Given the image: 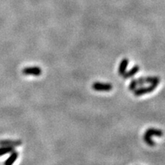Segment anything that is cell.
<instances>
[{"mask_svg":"<svg viewBox=\"0 0 165 165\" xmlns=\"http://www.w3.org/2000/svg\"><path fill=\"white\" fill-rule=\"evenodd\" d=\"M164 135V132L160 129H155V128H150L146 131L144 134V141L147 143L149 146H155V142L152 140V136L156 137H162Z\"/></svg>","mask_w":165,"mask_h":165,"instance_id":"cell-1","label":"cell"},{"mask_svg":"<svg viewBox=\"0 0 165 165\" xmlns=\"http://www.w3.org/2000/svg\"><path fill=\"white\" fill-rule=\"evenodd\" d=\"M157 86L158 85L156 84H151L150 86H146V87H140L138 89L136 88L134 90H133V93L135 97H140V96L145 95V94L151 93L156 89Z\"/></svg>","mask_w":165,"mask_h":165,"instance_id":"cell-2","label":"cell"},{"mask_svg":"<svg viewBox=\"0 0 165 165\" xmlns=\"http://www.w3.org/2000/svg\"><path fill=\"white\" fill-rule=\"evenodd\" d=\"M92 87L96 91H105V92H108V91L113 89V85L106 83L96 82L93 84Z\"/></svg>","mask_w":165,"mask_h":165,"instance_id":"cell-3","label":"cell"},{"mask_svg":"<svg viewBox=\"0 0 165 165\" xmlns=\"http://www.w3.org/2000/svg\"><path fill=\"white\" fill-rule=\"evenodd\" d=\"M41 69L39 67H28L22 70L24 75H31V76H40L41 74Z\"/></svg>","mask_w":165,"mask_h":165,"instance_id":"cell-4","label":"cell"},{"mask_svg":"<svg viewBox=\"0 0 165 165\" xmlns=\"http://www.w3.org/2000/svg\"><path fill=\"white\" fill-rule=\"evenodd\" d=\"M22 144L21 140H0V146H9V147H17Z\"/></svg>","mask_w":165,"mask_h":165,"instance_id":"cell-5","label":"cell"},{"mask_svg":"<svg viewBox=\"0 0 165 165\" xmlns=\"http://www.w3.org/2000/svg\"><path fill=\"white\" fill-rule=\"evenodd\" d=\"M19 152L16 151L14 150L13 151L11 152V155L9 157V158H8L7 160H6V161H5L4 163V165H12L14 164V163L15 162V161L17 160L18 157H19Z\"/></svg>","mask_w":165,"mask_h":165,"instance_id":"cell-6","label":"cell"},{"mask_svg":"<svg viewBox=\"0 0 165 165\" xmlns=\"http://www.w3.org/2000/svg\"><path fill=\"white\" fill-rule=\"evenodd\" d=\"M128 64H129V60L127 58H124L121 60V63L118 67V73L120 76H122L126 73Z\"/></svg>","mask_w":165,"mask_h":165,"instance_id":"cell-7","label":"cell"},{"mask_svg":"<svg viewBox=\"0 0 165 165\" xmlns=\"http://www.w3.org/2000/svg\"><path fill=\"white\" fill-rule=\"evenodd\" d=\"M139 70H140V67L138 66V65H135V66L133 67L129 71L126 72V73L122 75L123 77H124L125 79H128V78L132 77L133 76H134V75L139 71Z\"/></svg>","mask_w":165,"mask_h":165,"instance_id":"cell-8","label":"cell"},{"mask_svg":"<svg viewBox=\"0 0 165 165\" xmlns=\"http://www.w3.org/2000/svg\"><path fill=\"white\" fill-rule=\"evenodd\" d=\"M145 83L158 85L161 82V79L158 76H147V77H145Z\"/></svg>","mask_w":165,"mask_h":165,"instance_id":"cell-9","label":"cell"},{"mask_svg":"<svg viewBox=\"0 0 165 165\" xmlns=\"http://www.w3.org/2000/svg\"><path fill=\"white\" fill-rule=\"evenodd\" d=\"M15 150L14 147H9V146H2L0 148V157L3 156L5 155L11 153L12 151Z\"/></svg>","mask_w":165,"mask_h":165,"instance_id":"cell-10","label":"cell"},{"mask_svg":"<svg viewBox=\"0 0 165 165\" xmlns=\"http://www.w3.org/2000/svg\"><path fill=\"white\" fill-rule=\"evenodd\" d=\"M137 87H138V86H137V83H136L135 79H133L131 81L130 84H129V90L133 91V90H134V89H135Z\"/></svg>","mask_w":165,"mask_h":165,"instance_id":"cell-11","label":"cell"}]
</instances>
